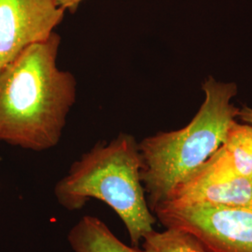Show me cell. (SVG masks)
I'll use <instances>...</instances> for the list:
<instances>
[{
  "mask_svg": "<svg viewBox=\"0 0 252 252\" xmlns=\"http://www.w3.org/2000/svg\"><path fill=\"white\" fill-rule=\"evenodd\" d=\"M60 45L55 31L0 68V141L34 152L59 143L77 98L75 76L57 64Z\"/></svg>",
  "mask_w": 252,
  "mask_h": 252,
  "instance_id": "6da1fadb",
  "label": "cell"
},
{
  "mask_svg": "<svg viewBox=\"0 0 252 252\" xmlns=\"http://www.w3.org/2000/svg\"><path fill=\"white\" fill-rule=\"evenodd\" d=\"M142 159L133 135L121 133L98 142L73 162L54 187L61 207L80 210L91 199L107 204L120 217L134 246L152 233L157 219L149 207L141 180Z\"/></svg>",
  "mask_w": 252,
  "mask_h": 252,
  "instance_id": "7a4b0ae2",
  "label": "cell"
},
{
  "mask_svg": "<svg viewBox=\"0 0 252 252\" xmlns=\"http://www.w3.org/2000/svg\"><path fill=\"white\" fill-rule=\"evenodd\" d=\"M203 90L205 101L188 126L159 132L138 143L142 159L141 180L152 211L216 153L239 114L240 110L231 103L236 94L234 83L209 78Z\"/></svg>",
  "mask_w": 252,
  "mask_h": 252,
  "instance_id": "3957f363",
  "label": "cell"
},
{
  "mask_svg": "<svg viewBox=\"0 0 252 252\" xmlns=\"http://www.w3.org/2000/svg\"><path fill=\"white\" fill-rule=\"evenodd\" d=\"M153 212L164 228L192 234L207 252H252V210L163 202Z\"/></svg>",
  "mask_w": 252,
  "mask_h": 252,
  "instance_id": "277c9868",
  "label": "cell"
},
{
  "mask_svg": "<svg viewBox=\"0 0 252 252\" xmlns=\"http://www.w3.org/2000/svg\"><path fill=\"white\" fill-rule=\"evenodd\" d=\"M64 14L57 0H0V68L52 36Z\"/></svg>",
  "mask_w": 252,
  "mask_h": 252,
  "instance_id": "5b68a950",
  "label": "cell"
},
{
  "mask_svg": "<svg viewBox=\"0 0 252 252\" xmlns=\"http://www.w3.org/2000/svg\"><path fill=\"white\" fill-rule=\"evenodd\" d=\"M252 176V126H230L225 141L184 184H207Z\"/></svg>",
  "mask_w": 252,
  "mask_h": 252,
  "instance_id": "8992f818",
  "label": "cell"
},
{
  "mask_svg": "<svg viewBox=\"0 0 252 252\" xmlns=\"http://www.w3.org/2000/svg\"><path fill=\"white\" fill-rule=\"evenodd\" d=\"M163 202L207 203L252 210V176L235 177L207 184H183Z\"/></svg>",
  "mask_w": 252,
  "mask_h": 252,
  "instance_id": "52a82bcc",
  "label": "cell"
},
{
  "mask_svg": "<svg viewBox=\"0 0 252 252\" xmlns=\"http://www.w3.org/2000/svg\"><path fill=\"white\" fill-rule=\"evenodd\" d=\"M67 240L74 252H143L123 243L103 220L91 215L73 226Z\"/></svg>",
  "mask_w": 252,
  "mask_h": 252,
  "instance_id": "ba28073f",
  "label": "cell"
},
{
  "mask_svg": "<svg viewBox=\"0 0 252 252\" xmlns=\"http://www.w3.org/2000/svg\"><path fill=\"white\" fill-rule=\"evenodd\" d=\"M143 252H207L198 239L188 232L165 228L147 234L142 240Z\"/></svg>",
  "mask_w": 252,
  "mask_h": 252,
  "instance_id": "9c48e42d",
  "label": "cell"
},
{
  "mask_svg": "<svg viewBox=\"0 0 252 252\" xmlns=\"http://www.w3.org/2000/svg\"><path fill=\"white\" fill-rule=\"evenodd\" d=\"M83 1L84 0H57L59 6L64 11H68L70 13L76 12V10L79 9Z\"/></svg>",
  "mask_w": 252,
  "mask_h": 252,
  "instance_id": "30bf717a",
  "label": "cell"
},
{
  "mask_svg": "<svg viewBox=\"0 0 252 252\" xmlns=\"http://www.w3.org/2000/svg\"><path fill=\"white\" fill-rule=\"evenodd\" d=\"M239 117L244 123H247L248 125L252 126V108H244L242 110L239 111Z\"/></svg>",
  "mask_w": 252,
  "mask_h": 252,
  "instance_id": "8fae6325",
  "label": "cell"
}]
</instances>
